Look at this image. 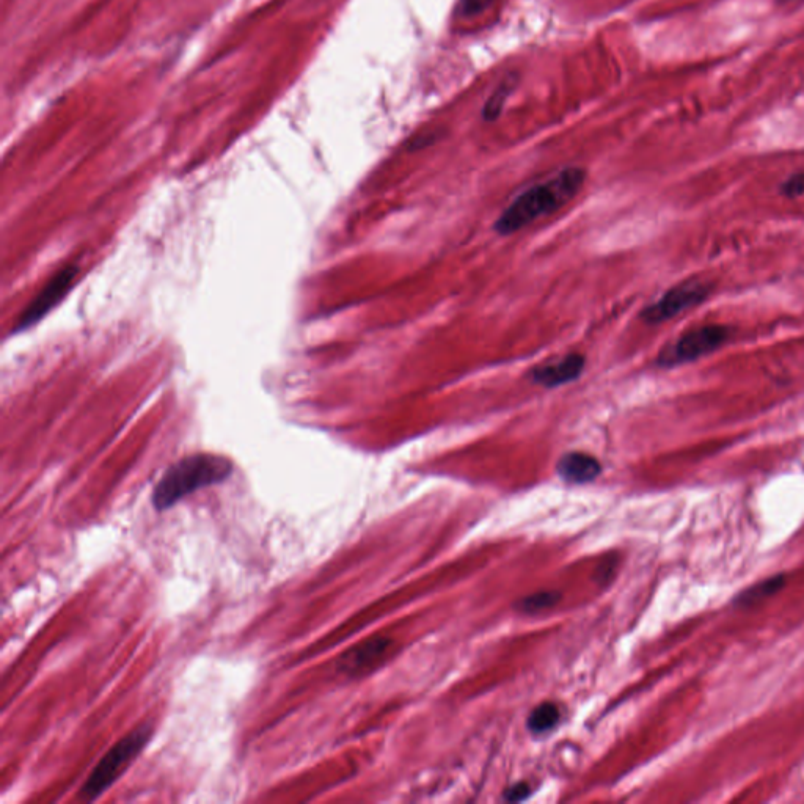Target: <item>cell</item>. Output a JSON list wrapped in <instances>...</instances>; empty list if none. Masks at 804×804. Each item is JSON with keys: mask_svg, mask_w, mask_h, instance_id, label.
Segmentation results:
<instances>
[{"mask_svg": "<svg viewBox=\"0 0 804 804\" xmlns=\"http://www.w3.org/2000/svg\"><path fill=\"white\" fill-rule=\"evenodd\" d=\"M528 795H530V787L527 784L520 783L508 790L506 798L511 801H520L523 798H527Z\"/></svg>", "mask_w": 804, "mask_h": 804, "instance_id": "cell-16", "label": "cell"}, {"mask_svg": "<svg viewBox=\"0 0 804 804\" xmlns=\"http://www.w3.org/2000/svg\"><path fill=\"white\" fill-rule=\"evenodd\" d=\"M560 599L561 594L555 593V591L531 594V596L525 597V599L520 602L519 610L527 614L539 613V611L549 610V608L555 607Z\"/></svg>", "mask_w": 804, "mask_h": 804, "instance_id": "cell-13", "label": "cell"}, {"mask_svg": "<svg viewBox=\"0 0 804 804\" xmlns=\"http://www.w3.org/2000/svg\"><path fill=\"white\" fill-rule=\"evenodd\" d=\"M393 649V641L387 638H373L365 641L354 651L344 655L341 662V669L348 674H362L370 669L376 668L385 662V658L390 655Z\"/></svg>", "mask_w": 804, "mask_h": 804, "instance_id": "cell-7", "label": "cell"}, {"mask_svg": "<svg viewBox=\"0 0 804 804\" xmlns=\"http://www.w3.org/2000/svg\"><path fill=\"white\" fill-rule=\"evenodd\" d=\"M710 286L698 280H688V282L679 283L674 288L669 289L668 293L658 299L655 304L649 305L643 311L641 318L647 324H660V322L669 321V319L676 318L680 313L696 307L709 297Z\"/></svg>", "mask_w": 804, "mask_h": 804, "instance_id": "cell-5", "label": "cell"}, {"mask_svg": "<svg viewBox=\"0 0 804 804\" xmlns=\"http://www.w3.org/2000/svg\"><path fill=\"white\" fill-rule=\"evenodd\" d=\"M517 82H519V77H517L516 74H511V76L506 77L505 81L498 85L497 90L490 95V98L487 99L486 106H484V120L495 121L500 117L501 110L505 107L506 101H508L511 93L516 90Z\"/></svg>", "mask_w": 804, "mask_h": 804, "instance_id": "cell-11", "label": "cell"}, {"mask_svg": "<svg viewBox=\"0 0 804 804\" xmlns=\"http://www.w3.org/2000/svg\"><path fill=\"white\" fill-rule=\"evenodd\" d=\"M585 183L582 169H566L547 183L538 184L512 201L495 223L498 234L508 236L528 227L534 220L549 216L572 200Z\"/></svg>", "mask_w": 804, "mask_h": 804, "instance_id": "cell-1", "label": "cell"}, {"mask_svg": "<svg viewBox=\"0 0 804 804\" xmlns=\"http://www.w3.org/2000/svg\"><path fill=\"white\" fill-rule=\"evenodd\" d=\"M492 2H494V0H459L457 13H459L462 18H472V16L483 13Z\"/></svg>", "mask_w": 804, "mask_h": 804, "instance_id": "cell-14", "label": "cell"}, {"mask_svg": "<svg viewBox=\"0 0 804 804\" xmlns=\"http://www.w3.org/2000/svg\"><path fill=\"white\" fill-rule=\"evenodd\" d=\"M558 721H560V709L552 702H544L531 712L528 729L534 734H544L555 728Z\"/></svg>", "mask_w": 804, "mask_h": 804, "instance_id": "cell-12", "label": "cell"}, {"mask_svg": "<svg viewBox=\"0 0 804 804\" xmlns=\"http://www.w3.org/2000/svg\"><path fill=\"white\" fill-rule=\"evenodd\" d=\"M731 337V330L724 326H702L685 333L674 344H669L658 355V365L677 366L695 362L704 355L712 354Z\"/></svg>", "mask_w": 804, "mask_h": 804, "instance_id": "cell-4", "label": "cell"}, {"mask_svg": "<svg viewBox=\"0 0 804 804\" xmlns=\"http://www.w3.org/2000/svg\"><path fill=\"white\" fill-rule=\"evenodd\" d=\"M585 357L582 354H571L564 357L560 362L552 365H544L536 368L531 373L534 384L544 385V387H558L575 381L583 373L585 368Z\"/></svg>", "mask_w": 804, "mask_h": 804, "instance_id": "cell-8", "label": "cell"}, {"mask_svg": "<svg viewBox=\"0 0 804 804\" xmlns=\"http://www.w3.org/2000/svg\"><path fill=\"white\" fill-rule=\"evenodd\" d=\"M76 275V266L65 267L59 274L55 275L51 282H49V285L38 294L37 299L33 300L32 304L27 307V310L24 311V315L18 319L15 332L29 329L35 322L40 321L49 310H52V307L59 304L60 300L65 297V294L68 293L71 286H73Z\"/></svg>", "mask_w": 804, "mask_h": 804, "instance_id": "cell-6", "label": "cell"}, {"mask_svg": "<svg viewBox=\"0 0 804 804\" xmlns=\"http://www.w3.org/2000/svg\"><path fill=\"white\" fill-rule=\"evenodd\" d=\"M602 472L596 457L586 453H569L558 462V473L567 483H591Z\"/></svg>", "mask_w": 804, "mask_h": 804, "instance_id": "cell-9", "label": "cell"}, {"mask_svg": "<svg viewBox=\"0 0 804 804\" xmlns=\"http://www.w3.org/2000/svg\"><path fill=\"white\" fill-rule=\"evenodd\" d=\"M784 585H786V575H773V577L762 580V582L756 583V585L750 586L742 593L737 594L732 603H734L735 607H750L754 603L762 602L768 597L775 596L776 593H779L784 588Z\"/></svg>", "mask_w": 804, "mask_h": 804, "instance_id": "cell-10", "label": "cell"}, {"mask_svg": "<svg viewBox=\"0 0 804 804\" xmlns=\"http://www.w3.org/2000/svg\"><path fill=\"white\" fill-rule=\"evenodd\" d=\"M151 734H153V728L150 724H142L125 735L123 739L118 740L96 765L92 775L88 776L84 786L81 787L79 797L82 800L90 801L103 795L123 775L128 765H131V762L142 753Z\"/></svg>", "mask_w": 804, "mask_h": 804, "instance_id": "cell-3", "label": "cell"}, {"mask_svg": "<svg viewBox=\"0 0 804 804\" xmlns=\"http://www.w3.org/2000/svg\"><path fill=\"white\" fill-rule=\"evenodd\" d=\"M783 192L787 197H798L804 194V175L790 176L789 180L783 184Z\"/></svg>", "mask_w": 804, "mask_h": 804, "instance_id": "cell-15", "label": "cell"}, {"mask_svg": "<svg viewBox=\"0 0 804 804\" xmlns=\"http://www.w3.org/2000/svg\"><path fill=\"white\" fill-rule=\"evenodd\" d=\"M233 473L230 459L217 454H194L176 462L154 489L153 506L158 511L172 508L195 490L223 483Z\"/></svg>", "mask_w": 804, "mask_h": 804, "instance_id": "cell-2", "label": "cell"}]
</instances>
